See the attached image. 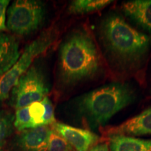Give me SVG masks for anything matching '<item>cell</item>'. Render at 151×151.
<instances>
[{
    "instance_id": "1",
    "label": "cell",
    "mask_w": 151,
    "mask_h": 151,
    "mask_svg": "<svg viewBox=\"0 0 151 151\" xmlns=\"http://www.w3.org/2000/svg\"><path fill=\"white\" fill-rule=\"evenodd\" d=\"M102 70L93 38L84 29L73 30L62 43L59 51L58 76L65 86L95 78Z\"/></svg>"
},
{
    "instance_id": "2",
    "label": "cell",
    "mask_w": 151,
    "mask_h": 151,
    "mask_svg": "<svg viewBox=\"0 0 151 151\" xmlns=\"http://www.w3.org/2000/svg\"><path fill=\"white\" fill-rule=\"evenodd\" d=\"M134 92L127 84L111 83L83 94L75 100V109L90 127H103L115 114L133 102Z\"/></svg>"
},
{
    "instance_id": "3",
    "label": "cell",
    "mask_w": 151,
    "mask_h": 151,
    "mask_svg": "<svg viewBox=\"0 0 151 151\" xmlns=\"http://www.w3.org/2000/svg\"><path fill=\"white\" fill-rule=\"evenodd\" d=\"M100 37L107 52L124 64L140 61L148 52L151 43L148 36L139 32L121 16L114 14L102 20Z\"/></svg>"
},
{
    "instance_id": "4",
    "label": "cell",
    "mask_w": 151,
    "mask_h": 151,
    "mask_svg": "<svg viewBox=\"0 0 151 151\" xmlns=\"http://www.w3.org/2000/svg\"><path fill=\"white\" fill-rule=\"evenodd\" d=\"M46 9L37 0H16L7 10L6 27L18 35H28L42 25Z\"/></svg>"
},
{
    "instance_id": "5",
    "label": "cell",
    "mask_w": 151,
    "mask_h": 151,
    "mask_svg": "<svg viewBox=\"0 0 151 151\" xmlns=\"http://www.w3.org/2000/svg\"><path fill=\"white\" fill-rule=\"evenodd\" d=\"M53 36L50 32H46L32 41L24 48L15 65L6 73L0 77V101L8 99L12 88L19 78L31 67L34 60L46 52L52 42Z\"/></svg>"
},
{
    "instance_id": "6",
    "label": "cell",
    "mask_w": 151,
    "mask_h": 151,
    "mask_svg": "<svg viewBox=\"0 0 151 151\" xmlns=\"http://www.w3.org/2000/svg\"><path fill=\"white\" fill-rule=\"evenodd\" d=\"M48 92L43 71L36 66H31L11 90L10 104L18 110L42 101Z\"/></svg>"
},
{
    "instance_id": "7",
    "label": "cell",
    "mask_w": 151,
    "mask_h": 151,
    "mask_svg": "<svg viewBox=\"0 0 151 151\" xmlns=\"http://www.w3.org/2000/svg\"><path fill=\"white\" fill-rule=\"evenodd\" d=\"M52 129L63 137L75 151H90L99 141V136L89 130L61 122L54 123Z\"/></svg>"
},
{
    "instance_id": "8",
    "label": "cell",
    "mask_w": 151,
    "mask_h": 151,
    "mask_svg": "<svg viewBox=\"0 0 151 151\" xmlns=\"http://www.w3.org/2000/svg\"><path fill=\"white\" fill-rule=\"evenodd\" d=\"M52 129L40 126L20 132L14 144L16 151H48Z\"/></svg>"
},
{
    "instance_id": "9",
    "label": "cell",
    "mask_w": 151,
    "mask_h": 151,
    "mask_svg": "<svg viewBox=\"0 0 151 151\" xmlns=\"http://www.w3.org/2000/svg\"><path fill=\"white\" fill-rule=\"evenodd\" d=\"M106 137L114 134L126 136L151 135V106L122 124L106 129Z\"/></svg>"
},
{
    "instance_id": "10",
    "label": "cell",
    "mask_w": 151,
    "mask_h": 151,
    "mask_svg": "<svg viewBox=\"0 0 151 151\" xmlns=\"http://www.w3.org/2000/svg\"><path fill=\"white\" fill-rule=\"evenodd\" d=\"M122 10L126 16L151 32V0H133L122 3Z\"/></svg>"
},
{
    "instance_id": "11",
    "label": "cell",
    "mask_w": 151,
    "mask_h": 151,
    "mask_svg": "<svg viewBox=\"0 0 151 151\" xmlns=\"http://www.w3.org/2000/svg\"><path fill=\"white\" fill-rule=\"evenodd\" d=\"M20 56L19 43L16 38L0 32V77L15 65Z\"/></svg>"
},
{
    "instance_id": "12",
    "label": "cell",
    "mask_w": 151,
    "mask_h": 151,
    "mask_svg": "<svg viewBox=\"0 0 151 151\" xmlns=\"http://www.w3.org/2000/svg\"><path fill=\"white\" fill-rule=\"evenodd\" d=\"M110 151H151V139L114 134L107 137Z\"/></svg>"
},
{
    "instance_id": "13",
    "label": "cell",
    "mask_w": 151,
    "mask_h": 151,
    "mask_svg": "<svg viewBox=\"0 0 151 151\" xmlns=\"http://www.w3.org/2000/svg\"><path fill=\"white\" fill-rule=\"evenodd\" d=\"M111 3V1L108 0H74L68 10L73 14H86L101 10Z\"/></svg>"
},
{
    "instance_id": "14",
    "label": "cell",
    "mask_w": 151,
    "mask_h": 151,
    "mask_svg": "<svg viewBox=\"0 0 151 151\" xmlns=\"http://www.w3.org/2000/svg\"><path fill=\"white\" fill-rule=\"evenodd\" d=\"M14 118L9 111L0 110V151H4L6 144L12 134Z\"/></svg>"
},
{
    "instance_id": "15",
    "label": "cell",
    "mask_w": 151,
    "mask_h": 151,
    "mask_svg": "<svg viewBox=\"0 0 151 151\" xmlns=\"http://www.w3.org/2000/svg\"><path fill=\"white\" fill-rule=\"evenodd\" d=\"M14 126L19 132L35 128V125L30 116L29 106L16 111Z\"/></svg>"
},
{
    "instance_id": "16",
    "label": "cell",
    "mask_w": 151,
    "mask_h": 151,
    "mask_svg": "<svg viewBox=\"0 0 151 151\" xmlns=\"http://www.w3.org/2000/svg\"><path fill=\"white\" fill-rule=\"evenodd\" d=\"M71 147L67 141L52 129L48 141V151H71Z\"/></svg>"
},
{
    "instance_id": "17",
    "label": "cell",
    "mask_w": 151,
    "mask_h": 151,
    "mask_svg": "<svg viewBox=\"0 0 151 151\" xmlns=\"http://www.w3.org/2000/svg\"><path fill=\"white\" fill-rule=\"evenodd\" d=\"M29 113L35 127L43 126V118L45 114L44 106L41 101H37L29 106Z\"/></svg>"
},
{
    "instance_id": "18",
    "label": "cell",
    "mask_w": 151,
    "mask_h": 151,
    "mask_svg": "<svg viewBox=\"0 0 151 151\" xmlns=\"http://www.w3.org/2000/svg\"><path fill=\"white\" fill-rule=\"evenodd\" d=\"M41 102L45 108V114L43 122V126H48L50 124L52 125L56 122L55 118L54 108L51 101L48 99V97H46L41 101Z\"/></svg>"
},
{
    "instance_id": "19",
    "label": "cell",
    "mask_w": 151,
    "mask_h": 151,
    "mask_svg": "<svg viewBox=\"0 0 151 151\" xmlns=\"http://www.w3.org/2000/svg\"><path fill=\"white\" fill-rule=\"evenodd\" d=\"M10 1L9 0H0V32L7 29L6 25V13Z\"/></svg>"
},
{
    "instance_id": "20",
    "label": "cell",
    "mask_w": 151,
    "mask_h": 151,
    "mask_svg": "<svg viewBox=\"0 0 151 151\" xmlns=\"http://www.w3.org/2000/svg\"><path fill=\"white\" fill-rule=\"evenodd\" d=\"M90 151H110L108 142L99 143L90 149Z\"/></svg>"
}]
</instances>
